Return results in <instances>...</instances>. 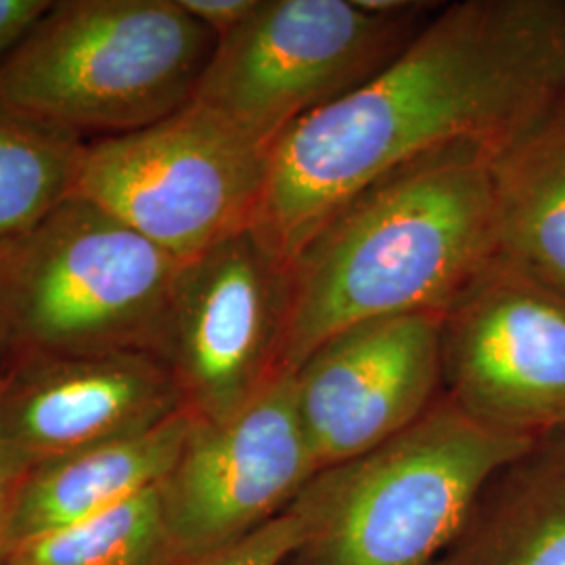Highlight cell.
I'll return each mask as SVG.
<instances>
[{
	"label": "cell",
	"instance_id": "obj_1",
	"mask_svg": "<svg viewBox=\"0 0 565 565\" xmlns=\"http://www.w3.org/2000/svg\"><path fill=\"white\" fill-rule=\"evenodd\" d=\"M565 97L564 0H463L268 149L252 228L285 263L369 184L452 145L501 151Z\"/></svg>",
	"mask_w": 565,
	"mask_h": 565
},
{
	"label": "cell",
	"instance_id": "obj_11",
	"mask_svg": "<svg viewBox=\"0 0 565 565\" xmlns=\"http://www.w3.org/2000/svg\"><path fill=\"white\" fill-rule=\"evenodd\" d=\"M303 431L319 469L361 457L415 424L443 394V312L345 327L296 371Z\"/></svg>",
	"mask_w": 565,
	"mask_h": 565
},
{
	"label": "cell",
	"instance_id": "obj_10",
	"mask_svg": "<svg viewBox=\"0 0 565 565\" xmlns=\"http://www.w3.org/2000/svg\"><path fill=\"white\" fill-rule=\"evenodd\" d=\"M443 392L507 436L564 431V294L490 264L443 312Z\"/></svg>",
	"mask_w": 565,
	"mask_h": 565
},
{
	"label": "cell",
	"instance_id": "obj_18",
	"mask_svg": "<svg viewBox=\"0 0 565 565\" xmlns=\"http://www.w3.org/2000/svg\"><path fill=\"white\" fill-rule=\"evenodd\" d=\"M327 511V490L317 473L300 497L268 524L235 545L179 565H282L302 545Z\"/></svg>",
	"mask_w": 565,
	"mask_h": 565
},
{
	"label": "cell",
	"instance_id": "obj_2",
	"mask_svg": "<svg viewBox=\"0 0 565 565\" xmlns=\"http://www.w3.org/2000/svg\"><path fill=\"white\" fill-rule=\"evenodd\" d=\"M463 142L385 174L289 260L282 371L345 327L445 312L494 258V156Z\"/></svg>",
	"mask_w": 565,
	"mask_h": 565
},
{
	"label": "cell",
	"instance_id": "obj_5",
	"mask_svg": "<svg viewBox=\"0 0 565 565\" xmlns=\"http://www.w3.org/2000/svg\"><path fill=\"white\" fill-rule=\"evenodd\" d=\"M532 443L478 424L443 392L401 434L319 471L323 520L282 565H434L486 482Z\"/></svg>",
	"mask_w": 565,
	"mask_h": 565
},
{
	"label": "cell",
	"instance_id": "obj_8",
	"mask_svg": "<svg viewBox=\"0 0 565 565\" xmlns=\"http://www.w3.org/2000/svg\"><path fill=\"white\" fill-rule=\"evenodd\" d=\"M289 264L247 226L179 266L160 359L200 424H224L282 373Z\"/></svg>",
	"mask_w": 565,
	"mask_h": 565
},
{
	"label": "cell",
	"instance_id": "obj_3",
	"mask_svg": "<svg viewBox=\"0 0 565 565\" xmlns=\"http://www.w3.org/2000/svg\"><path fill=\"white\" fill-rule=\"evenodd\" d=\"M216 44L179 0L53 2L0 63V99L82 141L120 137L193 102Z\"/></svg>",
	"mask_w": 565,
	"mask_h": 565
},
{
	"label": "cell",
	"instance_id": "obj_14",
	"mask_svg": "<svg viewBox=\"0 0 565 565\" xmlns=\"http://www.w3.org/2000/svg\"><path fill=\"white\" fill-rule=\"evenodd\" d=\"M434 565H565V429L486 482Z\"/></svg>",
	"mask_w": 565,
	"mask_h": 565
},
{
	"label": "cell",
	"instance_id": "obj_13",
	"mask_svg": "<svg viewBox=\"0 0 565 565\" xmlns=\"http://www.w3.org/2000/svg\"><path fill=\"white\" fill-rule=\"evenodd\" d=\"M191 427L193 417L179 413L149 431L90 446L25 471L7 515V551L81 524L162 484L179 461Z\"/></svg>",
	"mask_w": 565,
	"mask_h": 565
},
{
	"label": "cell",
	"instance_id": "obj_7",
	"mask_svg": "<svg viewBox=\"0 0 565 565\" xmlns=\"http://www.w3.org/2000/svg\"><path fill=\"white\" fill-rule=\"evenodd\" d=\"M268 149L191 102L141 130L84 142L72 198L184 263L252 226Z\"/></svg>",
	"mask_w": 565,
	"mask_h": 565
},
{
	"label": "cell",
	"instance_id": "obj_16",
	"mask_svg": "<svg viewBox=\"0 0 565 565\" xmlns=\"http://www.w3.org/2000/svg\"><path fill=\"white\" fill-rule=\"evenodd\" d=\"M84 142L0 99V249L72 198Z\"/></svg>",
	"mask_w": 565,
	"mask_h": 565
},
{
	"label": "cell",
	"instance_id": "obj_17",
	"mask_svg": "<svg viewBox=\"0 0 565 565\" xmlns=\"http://www.w3.org/2000/svg\"><path fill=\"white\" fill-rule=\"evenodd\" d=\"M4 565H177L160 486L81 524L15 546Z\"/></svg>",
	"mask_w": 565,
	"mask_h": 565
},
{
	"label": "cell",
	"instance_id": "obj_20",
	"mask_svg": "<svg viewBox=\"0 0 565 565\" xmlns=\"http://www.w3.org/2000/svg\"><path fill=\"white\" fill-rule=\"evenodd\" d=\"M51 4L49 0H0V63L20 46Z\"/></svg>",
	"mask_w": 565,
	"mask_h": 565
},
{
	"label": "cell",
	"instance_id": "obj_4",
	"mask_svg": "<svg viewBox=\"0 0 565 565\" xmlns=\"http://www.w3.org/2000/svg\"><path fill=\"white\" fill-rule=\"evenodd\" d=\"M181 260L70 198L0 249V369L39 356L160 354Z\"/></svg>",
	"mask_w": 565,
	"mask_h": 565
},
{
	"label": "cell",
	"instance_id": "obj_21",
	"mask_svg": "<svg viewBox=\"0 0 565 565\" xmlns=\"http://www.w3.org/2000/svg\"><path fill=\"white\" fill-rule=\"evenodd\" d=\"M18 482H20V473L7 450L2 429H0V565L7 564V555H9L7 541H4V527H7V515H9V507H11Z\"/></svg>",
	"mask_w": 565,
	"mask_h": 565
},
{
	"label": "cell",
	"instance_id": "obj_15",
	"mask_svg": "<svg viewBox=\"0 0 565 565\" xmlns=\"http://www.w3.org/2000/svg\"><path fill=\"white\" fill-rule=\"evenodd\" d=\"M492 264L565 296V97L494 156Z\"/></svg>",
	"mask_w": 565,
	"mask_h": 565
},
{
	"label": "cell",
	"instance_id": "obj_19",
	"mask_svg": "<svg viewBox=\"0 0 565 565\" xmlns=\"http://www.w3.org/2000/svg\"><path fill=\"white\" fill-rule=\"evenodd\" d=\"M182 9L205 25L218 41L252 18L260 0H179Z\"/></svg>",
	"mask_w": 565,
	"mask_h": 565
},
{
	"label": "cell",
	"instance_id": "obj_6",
	"mask_svg": "<svg viewBox=\"0 0 565 565\" xmlns=\"http://www.w3.org/2000/svg\"><path fill=\"white\" fill-rule=\"evenodd\" d=\"M425 13L417 2L382 13L364 0H260L216 44L193 102L270 147L375 76L422 30Z\"/></svg>",
	"mask_w": 565,
	"mask_h": 565
},
{
	"label": "cell",
	"instance_id": "obj_9",
	"mask_svg": "<svg viewBox=\"0 0 565 565\" xmlns=\"http://www.w3.org/2000/svg\"><path fill=\"white\" fill-rule=\"evenodd\" d=\"M319 471L289 371L233 419H193L179 461L160 484L174 564L249 536L281 515Z\"/></svg>",
	"mask_w": 565,
	"mask_h": 565
},
{
	"label": "cell",
	"instance_id": "obj_12",
	"mask_svg": "<svg viewBox=\"0 0 565 565\" xmlns=\"http://www.w3.org/2000/svg\"><path fill=\"white\" fill-rule=\"evenodd\" d=\"M179 413L181 392L170 369L142 350L39 356L0 369V429L20 478Z\"/></svg>",
	"mask_w": 565,
	"mask_h": 565
}]
</instances>
